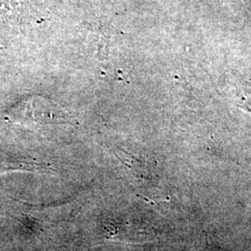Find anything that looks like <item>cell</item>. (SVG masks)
Masks as SVG:
<instances>
[{
    "label": "cell",
    "mask_w": 251,
    "mask_h": 251,
    "mask_svg": "<svg viewBox=\"0 0 251 251\" xmlns=\"http://www.w3.org/2000/svg\"><path fill=\"white\" fill-rule=\"evenodd\" d=\"M40 170V166L34 162L27 161L22 157L12 156L0 152V175L12 171H33Z\"/></svg>",
    "instance_id": "7a4b0ae2"
},
{
    "label": "cell",
    "mask_w": 251,
    "mask_h": 251,
    "mask_svg": "<svg viewBox=\"0 0 251 251\" xmlns=\"http://www.w3.org/2000/svg\"><path fill=\"white\" fill-rule=\"evenodd\" d=\"M41 104H36V99L25 100L20 104L18 107L14 108L9 114V119L11 122L24 125L32 124H51V123H64L69 120L67 114L55 104L49 101Z\"/></svg>",
    "instance_id": "6da1fadb"
}]
</instances>
